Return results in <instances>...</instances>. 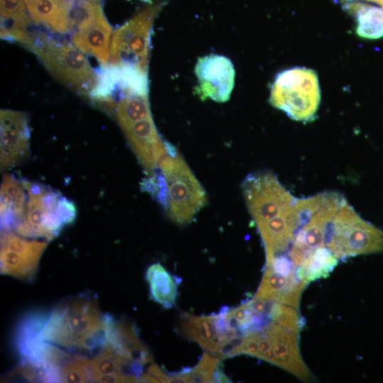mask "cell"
Listing matches in <instances>:
<instances>
[{
    "label": "cell",
    "instance_id": "cell-29",
    "mask_svg": "<svg viewBox=\"0 0 383 383\" xmlns=\"http://www.w3.org/2000/svg\"><path fill=\"white\" fill-rule=\"evenodd\" d=\"M359 1V0H340V2H342L343 4L350 2V1ZM369 1H372L380 6L382 8H383V0H365Z\"/></svg>",
    "mask_w": 383,
    "mask_h": 383
},
{
    "label": "cell",
    "instance_id": "cell-24",
    "mask_svg": "<svg viewBox=\"0 0 383 383\" xmlns=\"http://www.w3.org/2000/svg\"><path fill=\"white\" fill-rule=\"evenodd\" d=\"M62 382H94L91 359L82 355L72 356L60 367Z\"/></svg>",
    "mask_w": 383,
    "mask_h": 383
},
{
    "label": "cell",
    "instance_id": "cell-19",
    "mask_svg": "<svg viewBox=\"0 0 383 383\" xmlns=\"http://www.w3.org/2000/svg\"><path fill=\"white\" fill-rule=\"evenodd\" d=\"M145 277L150 285V299L170 309L175 305L177 297V282L160 263L151 265L146 271Z\"/></svg>",
    "mask_w": 383,
    "mask_h": 383
},
{
    "label": "cell",
    "instance_id": "cell-8",
    "mask_svg": "<svg viewBox=\"0 0 383 383\" xmlns=\"http://www.w3.org/2000/svg\"><path fill=\"white\" fill-rule=\"evenodd\" d=\"M49 313L38 311L21 320L14 335L15 348L21 361L43 372L61 366L72 355L58 346L45 341L41 335Z\"/></svg>",
    "mask_w": 383,
    "mask_h": 383
},
{
    "label": "cell",
    "instance_id": "cell-27",
    "mask_svg": "<svg viewBox=\"0 0 383 383\" xmlns=\"http://www.w3.org/2000/svg\"><path fill=\"white\" fill-rule=\"evenodd\" d=\"M220 364L214 372V382H231V379L225 374L223 370L221 368Z\"/></svg>",
    "mask_w": 383,
    "mask_h": 383
},
{
    "label": "cell",
    "instance_id": "cell-16",
    "mask_svg": "<svg viewBox=\"0 0 383 383\" xmlns=\"http://www.w3.org/2000/svg\"><path fill=\"white\" fill-rule=\"evenodd\" d=\"M306 283L296 276L287 277L265 267L255 297L283 303L299 309L301 293Z\"/></svg>",
    "mask_w": 383,
    "mask_h": 383
},
{
    "label": "cell",
    "instance_id": "cell-31",
    "mask_svg": "<svg viewBox=\"0 0 383 383\" xmlns=\"http://www.w3.org/2000/svg\"><path fill=\"white\" fill-rule=\"evenodd\" d=\"M142 1H145V2H148V3H152V2H150V0H142Z\"/></svg>",
    "mask_w": 383,
    "mask_h": 383
},
{
    "label": "cell",
    "instance_id": "cell-3",
    "mask_svg": "<svg viewBox=\"0 0 383 383\" xmlns=\"http://www.w3.org/2000/svg\"><path fill=\"white\" fill-rule=\"evenodd\" d=\"M48 72L71 90L89 96L98 77L84 54L69 43H61L44 33H35L29 48Z\"/></svg>",
    "mask_w": 383,
    "mask_h": 383
},
{
    "label": "cell",
    "instance_id": "cell-26",
    "mask_svg": "<svg viewBox=\"0 0 383 383\" xmlns=\"http://www.w3.org/2000/svg\"><path fill=\"white\" fill-rule=\"evenodd\" d=\"M147 372L156 377L160 382H168V375L156 364L152 362Z\"/></svg>",
    "mask_w": 383,
    "mask_h": 383
},
{
    "label": "cell",
    "instance_id": "cell-11",
    "mask_svg": "<svg viewBox=\"0 0 383 383\" xmlns=\"http://www.w3.org/2000/svg\"><path fill=\"white\" fill-rule=\"evenodd\" d=\"M198 85L195 94L202 101H228L235 85V71L226 56L211 54L199 57L194 68Z\"/></svg>",
    "mask_w": 383,
    "mask_h": 383
},
{
    "label": "cell",
    "instance_id": "cell-18",
    "mask_svg": "<svg viewBox=\"0 0 383 383\" xmlns=\"http://www.w3.org/2000/svg\"><path fill=\"white\" fill-rule=\"evenodd\" d=\"M343 7L355 17L360 37L378 39L383 36V8L358 1L345 3Z\"/></svg>",
    "mask_w": 383,
    "mask_h": 383
},
{
    "label": "cell",
    "instance_id": "cell-25",
    "mask_svg": "<svg viewBox=\"0 0 383 383\" xmlns=\"http://www.w3.org/2000/svg\"><path fill=\"white\" fill-rule=\"evenodd\" d=\"M220 359L204 353L198 364L189 372V382H214V372Z\"/></svg>",
    "mask_w": 383,
    "mask_h": 383
},
{
    "label": "cell",
    "instance_id": "cell-10",
    "mask_svg": "<svg viewBox=\"0 0 383 383\" xmlns=\"http://www.w3.org/2000/svg\"><path fill=\"white\" fill-rule=\"evenodd\" d=\"M47 245V242L28 240L4 231L1 237V273L31 281Z\"/></svg>",
    "mask_w": 383,
    "mask_h": 383
},
{
    "label": "cell",
    "instance_id": "cell-17",
    "mask_svg": "<svg viewBox=\"0 0 383 383\" xmlns=\"http://www.w3.org/2000/svg\"><path fill=\"white\" fill-rule=\"evenodd\" d=\"M26 189L11 176L4 177L1 187V228L14 229L23 218L26 209Z\"/></svg>",
    "mask_w": 383,
    "mask_h": 383
},
{
    "label": "cell",
    "instance_id": "cell-21",
    "mask_svg": "<svg viewBox=\"0 0 383 383\" xmlns=\"http://www.w3.org/2000/svg\"><path fill=\"white\" fill-rule=\"evenodd\" d=\"M338 260L328 248H319L310 254L301 265L296 269V276L306 284L326 277L337 265Z\"/></svg>",
    "mask_w": 383,
    "mask_h": 383
},
{
    "label": "cell",
    "instance_id": "cell-5",
    "mask_svg": "<svg viewBox=\"0 0 383 383\" xmlns=\"http://www.w3.org/2000/svg\"><path fill=\"white\" fill-rule=\"evenodd\" d=\"M165 1L150 3L113 33L109 63L148 73L153 23Z\"/></svg>",
    "mask_w": 383,
    "mask_h": 383
},
{
    "label": "cell",
    "instance_id": "cell-32",
    "mask_svg": "<svg viewBox=\"0 0 383 383\" xmlns=\"http://www.w3.org/2000/svg\"><path fill=\"white\" fill-rule=\"evenodd\" d=\"M335 1H339V0H335Z\"/></svg>",
    "mask_w": 383,
    "mask_h": 383
},
{
    "label": "cell",
    "instance_id": "cell-13",
    "mask_svg": "<svg viewBox=\"0 0 383 383\" xmlns=\"http://www.w3.org/2000/svg\"><path fill=\"white\" fill-rule=\"evenodd\" d=\"M147 175L157 167L166 154V141L158 133L152 117L137 121L122 128Z\"/></svg>",
    "mask_w": 383,
    "mask_h": 383
},
{
    "label": "cell",
    "instance_id": "cell-28",
    "mask_svg": "<svg viewBox=\"0 0 383 383\" xmlns=\"http://www.w3.org/2000/svg\"><path fill=\"white\" fill-rule=\"evenodd\" d=\"M27 8V11L29 12L39 0H23Z\"/></svg>",
    "mask_w": 383,
    "mask_h": 383
},
{
    "label": "cell",
    "instance_id": "cell-15",
    "mask_svg": "<svg viewBox=\"0 0 383 383\" xmlns=\"http://www.w3.org/2000/svg\"><path fill=\"white\" fill-rule=\"evenodd\" d=\"M106 327L105 345L131 362L143 365L152 362L150 351L140 341L138 331L134 324L124 320L116 321L111 315L104 314Z\"/></svg>",
    "mask_w": 383,
    "mask_h": 383
},
{
    "label": "cell",
    "instance_id": "cell-23",
    "mask_svg": "<svg viewBox=\"0 0 383 383\" xmlns=\"http://www.w3.org/2000/svg\"><path fill=\"white\" fill-rule=\"evenodd\" d=\"M181 331L186 338L198 343L204 349L218 335L213 315L196 316L185 314Z\"/></svg>",
    "mask_w": 383,
    "mask_h": 383
},
{
    "label": "cell",
    "instance_id": "cell-22",
    "mask_svg": "<svg viewBox=\"0 0 383 383\" xmlns=\"http://www.w3.org/2000/svg\"><path fill=\"white\" fill-rule=\"evenodd\" d=\"M115 111L121 128L137 121L152 117L148 94L126 95L116 102Z\"/></svg>",
    "mask_w": 383,
    "mask_h": 383
},
{
    "label": "cell",
    "instance_id": "cell-7",
    "mask_svg": "<svg viewBox=\"0 0 383 383\" xmlns=\"http://www.w3.org/2000/svg\"><path fill=\"white\" fill-rule=\"evenodd\" d=\"M70 27L75 48L94 56L101 65L108 64L112 28L99 3L79 0L70 12Z\"/></svg>",
    "mask_w": 383,
    "mask_h": 383
},
{
    "label": "cell",
    "instance_id": "cell-20",
    "mask_svg": "<svg viewBox=\"0 0 383 383\" xmlns=\"http://www.w3.org/2000/svg\"><path fill=\"white\" fill-rule=\"evenodd\" d=\"M28 13L34 23L42 24L52 32H70V13L55 0H39Z\"/></svg>",
    "mask_w": 383,
    "mask_h": 383
},
{
    "label": "cell",
    "instance_id": "cell-6",
    "mask_svg": "<svg viewBox=\"0 0 383 383\" xmlns=\"http://www.w3.org/2000/svg\"><path fill=\"white\" fill-rule=\"evenodd\" d=\"M328 248L338 260L383 252V231L342 201L331 224Z\"/></svg>",
    "mask_w": 383,
    "mask_h": 383
},
{
    "label": "cell",
    "instance_id": "cell-9",
    "mask_svg": "<svg viewBox=\"0 0 383 383\" xmlns=\"http://www.w3.org/2000/svg\"><path fill=\"white\" fill-rule=\"evenodd\" d=\"M242 190L256 226L287 210L296 199L275 174L267 171L248 174Z\"/></svg>",
    "mask_w": 383,
    "mask_h": 383
},
{
    "label": "cell",
    "instance_id": "cell-1",
    "mask_svg": "<svg viewBox=\"0 0 383 383\" xmlns=\"http://www.w3.org/2000/svg\"><path fill=\"white\" fill-rule=\"evenodd\" d=\"M41 335L45 341L69 350H101L106 341L104 314L94 296L77 295L49 313Z\"/></svg>",
    "mask_w": 383,
    "mask_h": 383
},
{
    "label": "cell",
    "instance_id": "cell-4",
    "mask_svg": "<svg viewBox=\"0 0 383 383\" xmlns=\"http://www.w3.org/2000/svg\"><path fill=\"white\" fill-rule=\"evenodd\" d=\"M320 101L318 76L311 69L296 67L283 70L277 74L271 86V105L295 121H311Z\"/></svg>",
    "mask_w": 383,
    "mask_h": 383
},
{
    "label": "cell",
    "instance_id": "cell-14",
    "mask_svg": "<svg viewBox=\"0 0 383 383\" xmlns=\"http://www.w3.org/2000/svg\"><path fill=\"white\" fill-rule=\"evenodd\" d=\"M271 340L275 356L274 365L302 380H310L311 374L299 350V332L271 321L265 328Z\"/></svg>",
    "mask_w": 383,
    "mask_h": 383
},
{
    "label": "cell",
    "instance_id": "cell-2",
    "mask_svg": "<svg viewBox=\"0 0 383 383\" xmlns=\"http://www.w3.org/2000/svg\"><path fill=\"white\" fill-rule=\"evenodd\" d=\"M166 154L157 169L163 174L167 189L168 216L178 224L191 222L206 204V192L174 145L166 142Z\"/></svg>",
    "mask_w": 383,
    "mask_h": 383
},
{
    "label": "cell",
    "instance_id": "cell-12",
    "mask_svg": "<svg viewBox=\"0 0 383 383\" xmlns=\"http://www.w3.org/2000/svg\"><path fill=\"white\" fill-rule=\"evenodd\" d=\"M1 168L6 170L23 160L29 151L30 128L25 113L1 109Z\"/></svg>",
    "mask_w": 383,
    "mask_h": 383
},
{
    "label": "cell",
    "instance_id": "cell-30",
    "mask_svg": "<svg viewBox=\"0 0 383 383\" xmlns=\"http://www.w3.org/2000/svg\"><path fill=\"white\" fill-rule=\"evenodd\" d=\"M87 1H91V2H94V3H99V1L100 0H87Z\"/></svg>",
    "mask_w": 383,
    "mask_h": 383
}]
</instances>
